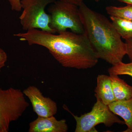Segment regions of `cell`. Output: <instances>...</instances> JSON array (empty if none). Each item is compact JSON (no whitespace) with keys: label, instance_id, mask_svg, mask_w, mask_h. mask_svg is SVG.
<instances>
[{"label":"cell","instance_id":"6da1fadb","mask_svg":"<svg viewBox=\"0 0 132 132\" xmlns=\"http://www.w3.org/2000/svg\"><path fill=\"white\" fill-rule=\"evenodd\" d=\"M55 34L33 29L14 36L29 45L46 48L64 67L87 69L98 63V57L85 34L67 31Z\"/></svg>","mask_w":132,"mask_h":132},{"label":"cell","instance_id":"7a4b0ae2","mask_svg":"<svg viewBox=\"0 0 132 132\" xmlns=\"http://www.w3.org/2000/svg\"><path fill=\"white\" fill-rule=\"evenodd\" d=\"M85 34L99 59L112 66L122 62L126 55L125 42L112 22L82 2L79 6Z\"/></svg>","mask_w":132,"mask_h":132},{"label":"cell","instance_id":"3957f363","mask_svg":"<svg viewBox=\"0 0 132 132\" xmlns=\"http://www.w3.org/2000/svg\"><path fill=\"white\" fill-rule=\"evenodd\" d=\"M48 11L50 16V26L56 33L69 29L76 34H85L78 6L70 3L55 1Z\"/></svg>","mask_w":132,"mask_h":132},{"label":"cell","instance_id":"277c9868","mask_svg":"<svg viewBox=\"0 0 132 132\" xmlns=\"http://www.w3.org/2000/svg\"><path fill=\"white\" fill-rule=\"evenodd\" d=\"M20 89L0 88V132H8L13 121L18 120L29 106Z\"/></svg>","mask_w":132,"mask_h":132},{"label":"cell","instance_id":"5b68a950","mask_svg":"<svg viewBox=\"0 0 132 132\" xmlns=\"http://www.w3.org/2000/svg\"><path fill=\"white\" fill-rule=\"evenodd\" d=\"M55 0H21L23 12L20 17L22 29L25 31L40 29L55 34L50 26V16L45 12V8Z\"/></svg>","mask_w":132,"mask_h":132},{"label":"cell","instance_id":"8992f818","mask_svg":"<svg viewBox=\"0 0 132 132\" xmlns=\"http://www.w3.org/2000/svg\"><path fill=\"white\" fill-rule=\"evenodd\" d=\"M97 101L92 111L79 117L72 113L76 121L75 132H97L95 126L103 123L107 127H111L114 123L124 125L125 121L121 120L117 115L111 112L108 105H105L95 95Z\"/></svg>","mask_w":132,"mask_h":132},{"label":"cell","instance_id":"52a82bcc","mask_svg":"<svg viewBox=\"0 0 132 132\" xmlns=\"http://www.w3.org/2000/svg\"><path fill=\"white\" fill-rule=\"evenodd\" d=\"M23 92L29 99L34 112L38 117L46 118L54 116L57 113L58 108L56 102L49 97H45L36 86H29Z\"/></svg>","mask_w":132,"mask_h":132},{"label":"cell","instance_id":"ba28073f","mask_svg":"<svg viewBox=\"0 0 132 132\" xmlns=\"http://www.w3.org/2000/svg\"><path fill=\"white\" fill-rule=\"evenodd\" d=\"M68 128L65 119L58 120L54 116L38 117L29 123V132H67Z\"/></svg>","mask_w":132,"mask_h":132},{"label":"cell","instance_id":"9c48e42d","mask_svg":"<svg viewBox=\"0 0 132 132\" xmlns=\"http://www.w3.org/2000/svg\"><path fill=\"white\" fill-rule=\"evenodd\" d=\"M95 95L97 96L106 105L116 101L114 94L110 76L101 75L97 78Z\"/></svg>","mask_w":132,"mask_h":132},{"label":"cell","instance_id":"30bf717a","mask_svg":"<svg viewBox=\"0 0 132 132\" xmlns=\"http://www.w3.org/2000/svg\"><path fill=\"white\" fill-rule=\"evenodd\" d=\"M111 112L124 120L127 129L123 132H132V98L127 100L116 101L108 105Z\"/></svg>","mask_w":132,"mask_h":132},{"label":"cell","instance_id":"8fae6325","mask_svg":"<svg viewBox=\"0 0 132 132\" xmlns=\"http://www.w3.org/2000/svg\"><path fill=\"white\" fill-rule=\"evenodd\" d=\"M112 87L116 101L132 98V86L120 79L118 75H110Z\"/></svg>","mask_w":132,"mask_h":132},{"label":"cell","instance_id":"7c38bea8","mask_svg":"<svg viewBox=\"0 0 132 132\" xmlns=\"http://www.w3.org/2000/svg\"><path fill=\"white\" fill-rule=\"evenodd\" d=\"M111 22L121 38L125 40H132V21L114 16H110Z\"/></svg>","mask_w":132,"mask_h":132},{"label":"cell","instance_id":"4fadbf2b","mask_svg":"<svg viewBox=\"0 0 132 132\" xmlns=\"http://www.w3.org/2000/svg\"><path fill=\"white\" fill-rule=\"evenodd\" d=\"M110 16H118L132 21V5H127L123 7L108 6L106 8Z\"/></svg>","mask_w":132,"mask_h":132},{"label":"cell","instance_id":"5bb4252c","mask_svg":"<svg viewBox=\"0 0 132 132\" xmlns=\"http://www.w3.org/2000/svg\"><path fill=\"white\" fill-rule=\"evenodd\" d=\"M109 75H127L132 77V62L129 63L121 62L116 65L112 66L108 69Z\"/></svg>","mask_w":132,"mask_h":132},{"label":"cell","instance_id":"9a60e30c","mask_svg":"<svg viewBox=\"0 0 132 132\" xmlns=\"http://www.w3.org/2000/svg\"><path fill=\"white\" fill-rule=\"evenodd\" d=\"M7 60V54L3 49L0 47V72L5 66Z\"/></svg>","mask_w":132,"mask_h":132},{"label":"cell","instance_id":"2e32d148","mask_svg":"<svg viewBox=\"0 0 132 132\" xmlns=\"http://www.w3.org/2000/svg\"><path fill=\"white\" fill-rule=\"evenodd\" d=\"M11 6L12 10L16 12L21 11L22 7L21 0H8Z\"/></svg>","mask_w":132,"mask_h":132},{"label":"cell","instance_id":"e0dca14e","mask_svg":"<svg viewBox=\"0 0 132 132\" xmlns=\"http://www.w3.org/2000/svg\"><path fill=\"white\" fill-rule=\"evenodd\" d=\"M125 43L126 48V55L129 57L130 62H132V40H126Z\"/></svg>","mask_w":132,"mask_h":132},{"label":"cell","instance_id":"ac0fdd59","mask_svg":"<svg viewBox=\"0 0 132 132\" xmlns=\"http://www.w3.org/2000/svg\"><path fill=\"white\" fill-rule=\"evenodd\" d=\"M58 1L70 3H72V4L77 5L79 6L80 5L81 3L83 2V0H58Z\"/></svg>","mask_w":132,"mask_h":132},{"label":"cell","instance_id":"d6986e66","mask_svg":"<svg viewBox=\"0 0 132 132\" xmlns=\"http://www.w3.org/2000/svg\"><path fill=\"white\" fill-rule=\"evenodd\" d=\"M116 1L126 3L127 5H132V0H116Z\"/></svg>","mask_w":132,"mask_h":132},{"label":"cell","instance_id":"ffe728a7","mask_svg":"<svg viewBox=\"0 0 132 132\" xmlns=\"http://www.w3.org/2000/svg\"><path fill=\"white\" fill-rule=\"evenodd\" d=\"M93 1H94L96 2H98L99 1H100V0H93Z\"/></svg>","mask_w":132,"mask_h":132}]
</instances>
